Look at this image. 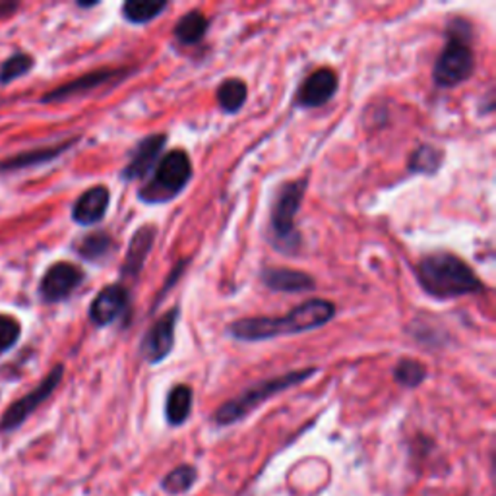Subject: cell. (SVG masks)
<instances>
[{"label": "cell", "instance_id": "cell-6", "mask_svg": "<svg viewBox=\"0 0 496 496\" xmlns=\"http://www.w3.org/2000/svg\"><path fill=\"white\" fill-rule=\"evenodd\" d=\"M307 185L309 178L303 177L299 180H291V183H285L278 192L272 206V219H269V228H272V235L278 247L283 243L295 245V218L299 214L300 204H303Z\"/></svg>", "mask_w": 496, "mask_h": 496}, {"label": "cell", "instance_id": "cell-9", "mask_svg": "<svg viewBox=\"0 0 496 496\" xmlns=\"http://www.w3.org/2000/svg\"><path fill=\"white\" fill-rule=\"evenodd\" d=\"M177 320H178V309H173L169 312H165L163 317L149 328V332L144 338L142 343V357L147 360V363H161V360L167 357L173 349L175 343V329H177Z\"/></svg>", "mask_w": 496, "mask_h": 496}, {"label": "cell", "instance_id": "cell-8", "mask_svg": "<svg viewBox=\"0 0 496 496\" xmlns=\"http://www.w3.org/2000/svg\"><path fill=\"white\" fill-rule=\"evenodd\" d=\"M84 281V272L70 262H56L53 264L47 274L43 276L39 285V295L45 303H60L68 299L74 291L80 288Z\"/></svg>", "mask_w": 496, "mask_h": 496}, {"label": "cell", "instance_id": "cell-18", "mask_svg": "<svg viewBox=\"0 0 496 496\" xmlns=\"http://www.w3.org/2000/svg\"><path fill=\"white\" fill-rule=\"evenodd\" d=\"M192 401L194 394L190 386L187 384L175 386L167 396V403H165V417H167V423L173 427H180L187 423V419L190 417L192 411Z\"/></svg>", "mask_w": 496, "mask_h": 496}, {"label": "cell", "instance_id": "cell-2", "mask_svg": "<svg viewBox=\"0 0 496 496\" xmlns=\"http://www.w3.org/2000/svg\"><path fill=\"white\" fill-rule=\"evenodd\" d=\"M417 278L434 299H458L483 291V283L473 269L452 252H432L417 264Z\"/></svg>", "mask_w": 496, "mask_h": 496}, {"label": "cell", "instance_id": "cell-19", "mask_svg": "<svg viewBox=\"0 0 496 496\" xmlns=\"http://www.w3.org/2000/svg\"><path fill=\"white\" fill-rule=\"evenodd\" d=\"M209 27V20L206 18V14L200 10H190L185 14L175 25V39L180 45H197L206 37V32Z\"/></svg>", "mask_w": 496, "mask_h": 496}, {"label": "cell", "instance_id": "cell-10", "mask_svg": "<svg viewBox=\"0 0 496 496\" xmlns=\"http://www.w3.org/2000/svg\"><path fill=\"white\" fill-rule=\"evenodd\" d=\"M127 74V70L123 68H101V70H94L89 74H84V76L72 80L68 84L58 86L53 92H49L41 101L43 103H58V101H68L74 97L86 96L89 92H94V89L103 87L105 84H109L113 80H123V76Z\"/></svg>", "mask_w": 496, "mask_h": 496}, {"label": "cell", "instance_id": "cell-5", "mask_svg": "<svg viewBox=\"0 0 496 496\" xmlns=\"http://www.w3.org/2000/svg\"><path fill=\"white\" fill-rule=\"evenodd\" d=\"M192 178V161L183 149L165 154L154 169L152 178L138 192V198L146 204H165L177 198Z\"/></svg>", "mask_w": 496, "mask_h": 496}, {"label": "cell", "instance_id": "cell-13", "mask_svg": "<svg viewBox=\"0 0 496 496\" xmlns=\"http://www.w3.org/2000/svg\"><path fill=\"white\" fill-rule=\"evenodd\" d=\"M128 307V291L120 283L103 288L89 307V319L96 326H109Z\"/></svg>", "mask_w": 496, "mask_h": 496}, {"label": "cell", "instance_id": "cell-1", "mask_svg": "<svg viewBox=\"0 0 496 496\" xmlns=\"http://www.w3.org/2000/svg\"><path fill=\"white\" fill-rule=\"evenodd\" d=\"M336 305L326 299H309L285 317H252L229 324L228 332L240 341H264L281 336H295L319 329L332 322Z\"/></svg>", "mask_w": 496, "mask_h": 496}, {"label": "cell", "instance_id": "cell-4", "mask_svg": "<svg viewBox=\"0 0 496 496\" xmlns=\"http://www.w3.org/2000/svg\"><path fill=\"white\" fill-rule=\"evenodd\" d=\"M314 374H317V369L291 370L288 374H281V377H274V379L262 380L258 384H252L250 388L245 390L243 394L221 405V408L214 413V423L219 427L238 423L240 419H245L248 413H252L258 405H262L269 398H274L279 392H285V390H289L297 384H303L305 380L314 377Z\"/></svg>", "mask_w": 496, "mask_h": 496}, {"label": "cell", "instance_id": "cell-16", "mask_svg": "<svg viewBox=\"0 0 496 496\" xmlns=\"http://www.w3.org/2000/svg\"><path fill=\"white\" fill-rule=\"evenodd\" d=\"M156 240V228L154 225H144L137 233H134L128 250H127V258L123 266V276L128 279H137L142 272V268L146 264V258L152 252Z\"/></svg>", "mask_w": 496, "mask_h": 496}, {"label": "cell", "instance_id": "cell-25", "mask_svg": "<svg viewBox=\"0 0 496 496\" xmlns=\"http://www.w3.org/2000/svg\"><path fill=\"white\" fill-rule=\"evenodd\" d=\"M198 481V471L192 465H178L173 471L165 475L161 487L171 494H183Z\"/></svg>", "mask_w": 496, "mask_h": 496}, {"label": "cell", "instance_id": "cell-11", "mask_svg": "<svg viewBox=\"0 0 496 496\" xmlns=\"http://www.w3.org/2000/svg\"><path fill=\"white\" fill-rule=\"evenodd\" d=\"M338 74L332 68H319L300 84L297 94V105L305 109H317L326 105L338 92Z\"/></svg>", "mask_w": 496, "mask_h": 496}, {"label": "cell", "instance_id": "cell-21", "mask_svg": "<svg viewBox=\"0 0 496 496\" xmlns=\"http://www.w3.org/2000/svg\"><path fill=\"white\" fill-rule=\"evenodd\" d=\"M169 8L167 3H157V0H128L123 6V16L130 24H147L156 20L161 12Z\"/></svg>", "mask_w": 496, "mask_h": 496}, {"label": "cell", "instance_id": "cell-23", "mask_svg": "<svg viewBox=\"0 0 496 496\" xmlns=\"http://www.w3.org/2000/svg\"><path fill=\"white\" fill-rule=\"evenodd\" d=\"M442 161H444V154L440 152L439 147H434L430 144H423L413 152V156L410 159V169L413 173L432 175L440 169Z\"/></svg>", "mask_w": 496, "mask_h": 496}, {"label": "cell", "instance_id": "cell-7", "mask_svg": "<svg viewBox=\"0 0 496 496\" xmlns=\"http://www.w3.org/2000/svg\"><path fill=\"white\" fill-rule=\"evenodd\" d=\"M63 377H65V367L56 365L47 377L43 379V382L32 390V392L10 405L3 420H0V430L10 432V430H16L20 425H24L29 419V415H32L43 401H47L53 396Z\"/></svg>", "mask_w": 496, "mask_h": 496}, {"label": "cell", "instance_id": "cell-17", "mask_svg": "<svg viewBox=\"0 0 496 496\" xmlns=\"http://www.w3.org/2000/svg\"><path fill=\"white\" fill-rule=\"evenodd\" d=\"M76 142H78L76 138H72V140L63 142V144L37 147V149H32V152L18 154V156H14L10 159L0 161V171H20V169H25V167H34V165L49 163V161L56 159L60 154H65L66 149L72 147Z\"/></svg>", "mask_w": 496, "mask_h": 496}, {"label": "cell", "instance_id": "cell-15", "mask_svg": "<svg viewBox=\"0 0 496 496\" xmlns=\"http://www.w3.org/2000/svg\"><path fill=\"white\" fill-rule=\"evenodd\" d=\"M260 276L264 285L279 293H307L317 285L312 276L293 268H264Z\"/></svg>", "mask_w": 496, "mask_h": 496}, {"label": "cell", "instance_id": "cell-3", "mask_svg": "<svg viewBox=\"0 0 496 496\" xmlns=\"http://www.w3.org/2000/svg\"><path fill=\"white\" fill-rule=\"evenodd\" d=\"M470 39L471 32L468 22L454 20L448 25L446 45L432 70L434 84L440 87H456L471 78L475 70V55Z\"/></svg>", "mask_w": 496, "mask_h": 496}, {"label": "cell", "instance_id": "cell-22", "mask_svg": "<svg viewBox=\"0 0 496 496\" xmlns=\"http://www.w3.org/2000/svg\"><path fill=\"white\" fill-rule=\"evenodd\" d=\"M113 247H115L113 238L107 233L97 231V233L87 235V237H84L80 240L78 252H80L82 258H86L89 262H99V260L109 257V252L113 250Z\"/></svg>", "mask_w": 496, "mask_h": 496}, {"label": "cell", "instance_id": "cell-20", "mask_svg": "<svg viewBox=\"0 0 496 496\" xmlns=\"http://www.w3.org/2000/svg\"><path fill=\"white\" fill-rule=\"evenodd\" d=\"M248 89L243 80L229 78L218 87V103L225 113H237L247 103Z\"/></svg>", "mask_w": 496, "mask_h": 496}, {"label": "cell", "instance_id": "cell-12", "mask_svg": "<svg viewBox=\"0 0 496 496\" xmlns=\"http://www.w3.org/2000/svg\"><path fill=\"white\" fill-rule=\"evenodd\" d=\"M165 144H167V137H165V134H152V137L144 138L137 146V149H134L128 165L123 169V178L138 180L144 178L147 173H152L157 161L161 159Z\"/></svg>", "mask_w": 496, "mask_h": 496}, {"label": "cell", "instance_id": "cell-26", "mask_svg": "<svg viewBox=\"0 0 496 496\" xmlns=\"http://www.w3.org/2000/svg\"><path fill=\"white\" fill-rule=\"evenodd\" d=\"M34 65H35L34 56H29L25 53L12 55L3 65V68H0V84H10L25 76V74L34 68Z\"/></svg>", "mask_w": 496, "mask_h": 496}, {"label": "cell", "instance_id": "cell-14", "mask_svg": "<svg viewBox=\"0 0 496 496\" xmlns=\"http://www.w3.org/2000/svg\"><path fill=\"white\" fill-rule=\"evenodd\" d=\"M109 200H111V194L107 188L101 185L92 187L82 194V197L76 200V204H74L72 219L78 225H84V228L99 223L105 218V214H107Z\"/></svg>", "mask_w": 496, "mask_h": 496}, {"label": "cell", "instance_id": "cell-27", "mask_svg": "<svg viewBox=\"0 0 496 496\" xmlns=\"http://www.w3.org/2000/svg\"><path fill=\"white\" fill-rule=\"evenodd\" d=\"M20 334H22L20 322L14 317H8V314H0V355L16 345Z\"/></svg>", "mask_w": 496, "mask_h": 496}, {"label": "cell", "instance_id": "cell-24", "mask_svg": "<svg viewBox=\"0 0 496 496\" xmlns=\"http://www.w3.org/2000/svg\"><path fill=\"white\" fill-rule=\"evenodd\" d=\"M394 379L403 388H417L427 379V367L417 359H401L394 369Z\"/></svg>", "mask_w": 496, "mask_h": 496}]
</instances>
